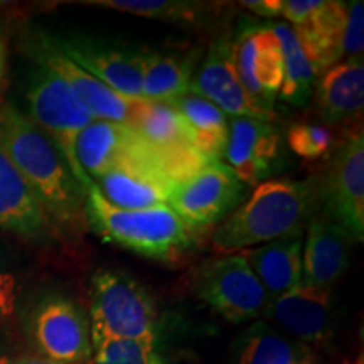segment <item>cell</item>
Listing matches in <instances>:
<instances>
[{
  "label": "cell",
  "mask_w": 364,
  "mask_h": 364,
  "mask_svg": "<svg viewBox=\"0 0 364 364\" xmlns=\"http://www.w3.org/2000/svg\"><path fill=\"white\" fill-rule=\"evenodd\" d=\"M245 186L221 161H209L177 182L169 196L172 211L191 230H206L226 220L240 206Z\"/></svg>",
  "instance_id": "cell-8"
},
{
  "label": "cell",
  "mask_w": 364,
  "mask_h": 364,
  "mask_svg": "<svg viewBox=\"0 0 364 364\" xmlns=\"http://www.w3.org/2000/svg\"><path fill=\"white\" fill-rule=\"evenodd\" d=\"M321 206L318 181L275 179L257 186L211 235L216 252L236 253L285 236L304 235Z\"/></svg>",
  "instance_id": "cell-2"
},
{
  "label": "cell",
  "mask_w": 364,
  "mask_h": 364,
  "mask_svg": "<svg viewBox=\"0 0 364 364\" xmlns=\"http://www.w3.org/2000/svg\"><path fill=\"white\" fill-rule=\"evenodd\" d=\"M0 150L24 177L58 231L83 230L85 191L53 140L11 103L0 105Z\"/></svg>",
  "instance_id": "cell-1"
},
{
  "label": "cell",
  "mask_w": 364,
  "mask_h": 364,
  "mask_svg": "<svg viewBox=\"0 0 364 364\" xmlns=\"http://www.w3.org/2000/svg\"><path fill=\"white\" fill-rule=\"evenodd\" d=\"M364 51V4H348V17H346L343 34V59L363 58ZM341 59V61H343Z\"/></svg>",
  "instance_id": "cell-31"
},
{
  "label": "cell",
  "mask_w": 364,
  "mask_h": 364,
  "mask_svg": "<svg viewBox=\"0 0 364 364\" xmlns=\"http://www.w3.org/2000/svg\"><path fill=\"white\" fill-rule=\"evenodd\" d=\"M353 236L326 215L314 216L302 245V282L331 289L349 267Z\"/></svg>",
  "instance_id": "cell-19"
},
{
  "label": "cell",
  "mask_w": 364,
  "mask_h": 364,
  "mask_svg": "<svg viewBox=\"0 0 364 364\" xmlns=\"http://www.w3.org/2000/svg\"><path fill=\"white\" fill-rule=\"evenodd\" d=\"M93 361L103 364H167L156 341L105 339L93 344Z\"/></svg>",
  "instance_id": "cell-29"
},
{
  "label": "cell",
  "mask_w": 364,
  "mask_h": 364,
  "mask_svg": "<svg viewBox=\"0 0 364 364\" xmlns=\"http://www.w3.org/2000/svg\"><path fill=\"white\" fill-rule=\"evenodd\" d=\"M235 364H318V361L312 348L268 322H255L236 343Z\"/></svg>",
  "instance_id": "cell-24"
},
{
  "label": "cell",
  "mask_w": 364,
  "mask_h": 364,
  "mask_svg": "<svg viewBox=\"0 0 364 364\" xmlns=\"http://www.w3.org/2000/svg\"><path fill=\"white\" fill-rule=\"evenodd\" d=\"M4 80H6V44H4L2 33H0V95L4 90Z\"/></svg>",
  "instance_id": "cell-35"
},
{
  "label": "cell",
  "mask_w": 364,
  "mask_h": 364,
  "mask_svg": "<svg viewBox=\"0 0 364 364\" xmlns=\"http://www.w3.org/2000/svg\"><path fill=\"white\" fill-rule=\"evenodd\" d=\"M354 364H364V361H363V356H359V358H358V361L354 363Z\"/></svg>",
  "instance_id": "cell-36"
},
{
  "label": "cell",
  "mask_w": 364,
  "mask_h": 364,
  "mask_svg": "<svg viewBox=\"0 0 364 364\" xmlns=\"http://www.w3.org/2000/svg\"><path fill=\"white\" fill-rule=\"evenodd\" d=\"M191 93L198 95L231 118L277 122L275 112H267L253 102L241 83L233 61V43L220 38L209 48L208 56L199 66L191 83Z\"/></svg>",
  "instance_id": "cell-14"
},
{
  "label": "cell",
  "mask_w": 364,
  "mask_h": 364,
  "mask_svg": "<svg viewBox=\"0 0 364 364\" xmlns=\"http://www.w3.org/2000/svg\"><path fill=\"white\" fill-rule=\"evenodd\" d=\"M86 4L140 17H150V19L182 22V24H196L203 12L199 4L174 2V0H90Z\"/></svg>",
  "instance_id": "cell-28"
},
{
  "label": "cell",
  "mask_w": 364,
  "mask_h": 364,
  "mask_svg": "<svg viewBox=\"0 0 364 364\" xmlns=\"http://www.w3.org/2000/svg\"><path fill=\"white\" fill-rule=\"evenodd\" d=\"M233 61L247 93L258 107L275 112L284 81L280 43L270 27L252 26L233 43Z\"/></svg>",
  "instance_id": "cell-15"
},
{
  "label": "cell",
  "mask_w": 364,
  "mask_h": 364,
  "mask_svg": "<svg viewBox=\"0 0 364 364\" xmlns=\"http://www.w3.org/2000/svg\"><path fill=\"white\" fill-rule=\"evenodd\" d=\"M36 63L61 75L71 85L78 98L95 117V120H107L135 129L144 110L147 108V100L130 98L112 90L110 86L76 66L70 58L58 51L49 39H44L38 46Z\"/></svg>",
  "instance_id": "cell-13"
},
{
  "label": "cell",
  "mask_w": 364,
  "mask_h": 364,
  "mask_svg": "<svg viewBox=\"0 0 364 364\" xmlns=\"http://www.w3.org/2000/svg\"><path fill=\"white\" fill-rule=\"evenodd\" d=\"M76 161L91 181L127 164H149L159 169L156 156L142 136L130 127L107 120H93L81 132L76 140Z\"/></svg>",
  "instance_id": "cell-17"
},
{
  "label": "cell",
  "mask_w": 364,
  "mask_h": 364,
  "mask_svg": "<svg viewBox=\"0 0 364 364\" xmlns=\"http://www.w3.org/2000/svg\"><path fill=\"white\" fill-rule=\"evenodd\" d=\"M334 142V132L324 124L299 122V124L290 125L287 130V144L290 150L306 161H318L329 156Z\"/></svg>",
  "instance_id": "cell-30"
},
{
  "label": "cell",
  "mask_w": 364,
  "mask_h": 364,
  "mask_svg": "<svg viewBox=\"0 0 364 364\" xmlns=\"http://www.w3.org/2000/svg\"><path fill=\"white\" fill-rule=\"evenodd\" d=\"M318 118L324 125L356 124L363 120L364 63L363 58L343 59L324 71L316 85Z\"/></svg>",
  "instance_id": "cell-21"
},
{
  "label": "cell",
  "mask_w": 364,
  "mask_h": 364,
  "mask_svg": "<svg viewBox=\"0 0 364 364\" xmlns=\"http://www.w3.org/2000/svg\"><path fill=\"white\" fill-rule=\"evenodd\" d=\"M240 4L247 7L248 11L262 17H268V19H275L282 12V0H245Z\"/></svg>",
  "instance_id": "cell-33"
},
{
  "label": "cell",
  "mask_w": 364,
  "mask_h": 364,
  "mask_svg": "<svg viewBox=\"0 0 364 364\" xmlns=\"http://www.w3.org/2000/svg\"><path fill=\"white\" fill-rule=\"evenodd\" d=\"M193 66L191 61L142 51V97L147 102L172 103L191 91Z\"/></svg>",
  "instance_id": "cell-27"
},
{
  "label": "cell",
  "mask_w": 364,
  "mask_h": 364,
  "mask_svg": "<svg viewBox=\"0 0 364 364\" xmlns=\"http://www.w3.org/2000/svg\"><path fill=\"white\" fill-rule=\"evenodd\" d=\"M193 290L204 304L231 324L263 316L268 295L241 253L211 258L193 277Z\"/></svg>",
  "instance_id": "cell-6"
},
{
  "label": "cell",
  "mask_w": 364,
  "mask_h": 364,
  "mask_svg": "<svg viewBox=\"0 0 364 364\" xmlns=\"http://www.w3.org/2000/svg\"><path fill=\"white\" fill-rule=\"evenodd\" d=\"M29 332L41 356L65 364L93 363L90 318L71 299L48 295L39 300L31 312Z\"/></svg>",
  "instance_id": "cell-7"
},
{
  "label": "cell",
  "mask_w": 364,
  "mask_h": 364,
  "mask_svg": "<svg viewBox=\"0 0 364 364\" xmlns=\"http://www.w3.org/2000/svg\"><path fill=\"white\" fill-rule=\"evenodd\" d=\"M324 215L353 236L364 240V135L354 130L332 156L326 177L318 182Z\"/></svg>",
  "instance_id": "cell-9"
},
{
  "label": "cell",
  "mask_w": 364,
  "mask_h": 364,
  "mask_svg": "<svg viewBox=\"0 0 364 364\" xmlns=\"http://www.w3.org/2000/svg\"><path fill=\"white\" fill-rule=\"evenodd\" d=\"M280 16L292 26L318 75L343 59L348 4L341 0H282Z\"/></svg>",
  "instance_id": "cell-10"
},
{
  "label": "cell",
  "mask_w": 364,
  "mask_h": 364,
  "mask_svg": "<svg viewBox=\"0 0 364 364\" xmlns=\"http://www.w3.org/2000/svg\"><path fill=\"white\" fill-rule=\"evenodd\" d=\"M302 236H285L240 252L270 300L290 292L302 282Z\"/></svg>",
  "instance_id": "cell-23"
},
{
  "label": "cell",
  "mask_w": 364,
  "mask_h": 364,
  "mask_svg": "<svg viewBox=\"0 0 364 364\" xmlns=\"http://www.w3.org/2000/svg\"><path fill=\"white\" fill-rule=\"evenodd\" d=\"M225 166L243 186H258L279 171L282 135L272 122L231 118Z\"/></svg>",
  "instance_id": "cell-16"
},
{
  "label": "cell",
  "mask_w": 364,
  "mask_h": 364,
  "mask_svg": "<svg viewBox=\"0 0 364 364\" xmlns=\"http://www.w3.org/2000/svg\"><path fill=\"white\" fill-rule=\"evenodd\" d=\"M85 215L86 223L103 241L154 260H176L193 245L194 231L169 204L145 209L115 208L103 198L95 182L85 191Z\"/></svg>",
  "instance_id": "cell-3"
},
{
  "label": "cell",
  "mask_w": 364,
  "mask_h": 364,
  "mask_svg": "<svg viewBox=\"0 0 364 364\" xmlns=\"http://www.w3.org/2000/svg\"><path fill=\"white\" fill-rule=\"evenodd\" d=\"M93 364H103V363H97V361H93Z\"/></svg>",
  "instance_id": "cell-37"
},
{
  "label": "cell",
  "mask_w": 364,
  "mask_h": 364,
  "mask_svg": "<svg viewBox=\"0 0 364 364\" xmlns=\"http://www.w3.org/2000/svg\"><path fill=\"white\" fill-rule=\"evenodd\" d=\"M100 193L112 206L145 209L167 204L174 182L149 164H127L95 179Z\"/></svg>",
  "instance_id": "cell-22"
},
{
  "label": "cell",
  "mask_w": 364,
  "mask_h": 364,
  "mask_svg": "<svg viewBox=\"0 0 364 364\" xmlns=\"http://www.w3.org/2000/svg\"><path fill=\"white\" fill-rule=\"evenodd\" d=\"M93 344L105 339H157V307L142 284L118 270H98L91 282Z\"/></svg>",
  "instance_id": "cell-4"
},
{
  "label": "cell",
  "mask_w": 364,
  "mask_h": 364,
  "mask_svg": "<svg viewBox=\"0 0 364 364\" xmlns=\"http://www.w3.org/2000/svg\"><path fill=\"white\" fill-rule=\"evenodd\" d=\"M26 100L29 107L27 117L53 140L76 182L86 191L93 181L76 161V140L95 117L61 75L39 63L27 85Z\"/></svg>",
  "instance_id": "cell-5"
},
{
  "label": "cell",
  "mask_w": 364,
  "mask_h": 364,
  "mask_svg": "<svg viewBox=\"0 0 364 364\" xmlns=\"http://www.w3.org/2000/svg\"><path fill=\"white\" fill-rule=\"evenodd\" d=\"M270 29L279 39L282 58H284V81H282L279 98L294 107H304L314 95L318 71L304 53L292 26L287 22H275Z\"/></svg>",
  "instance_id": "cell-26"
},
{
  "label": "cell",
  "mask_w": 364,
  "mask_h": 364,
  "mask_svg": "<svg viewBox=\"0 0 364 364\" xmlns=\"http://www.w3.org/2000/svg\"><path fill=\"white\" fill-rule=\"evenodd\" d=\"M0 364H65V363L53 361V359L41 356V354H12V356L0 358Z\"/></svg>",
  "instance_id": "cell-34"
},
{
  "label": "cell",
  "mask_w": 364,
  "mask_h": 364,
  "mask_svg": "<svg viewBox=\"0 0 364 364\" xmlns=\"http://www.w3.org/2000/svg\"><path fill=\"white\" fill-rule=\"evenodd\" d=\"M0 230L27 240H46L58 230L21 172L0 150Z\"/></svg>",
  "instance_id": "cell-20"
},
{
  "label": "cell",
  "mask_w": 364,
  "mask_h": 364,
  "mask_svg": "<svg viewBox=\"0 0 364 364\" xmlns=\"http://www.w3.org/2000/svg\"><path fill=\"white\" fill-rule=\"evenodd\" d=\"M169 105L181 115L194 149L209 161H221L230 132V120L225 113L191 91Z\"/></svg>",
  "instance_id": "cell-25"
},
{
  "label": "cell",
  "mask_w": 364,
  "mask_h": 364,
  "mask_svg": "<svg viewBox=\"0 0 364 364\" xmlns=\"http://www.w3.org/2000/svg\"><path fill=\"white\" fill-rule=\"evenodd\" d=\"M76 66L112 90L130 98L142 97V53L110 48L90 39H49Z\"/></svg>",
  "instance_id": "cell-18"
},
{
  "label": "cell",
  "mask_w": 364,
  "mask_h": 364,
  "mask_svg": "<svg viewBox=\"0 0 364 364\" xmlns=\"http://www.w3.org/2000/svg\"><path fill=\"white\" fill-rule=\"evenodd\" d=\"M21 287L14 273L0 268V324H6L14 316L19 302Z\"/></svg>",
  "instance_id": "cell-32"
},
{
  "label": "cell",
  "mask_w": 364,
  "mask_h": 364,
  "mask_svg": "<svg viewBox=\"0 0 364 364\" xmlns=\"http://www.w3.org/2000/svg\"><path fill=\"white\" fill-rule=\"evenodd\" d=\"M134 130L154 152L159 169L174 184L209 162L191 144L181 115L169 103L149 102Z\"/></svg>",
  "instance_id": "cell-12"
},
{
  "label": "cell",
  "mask_w": 364,
  "mask_h": 364,
  "mask_svg": "<svg viewBox=\"0 0 364 364\" xmlns=\"http://www.w3.org/2000/svg\"><path fill=\"white\" fill-rule=\"evenodd\" d=\"M263 316L309 348H327L334 338L336 302L331 289L300 284L270 300Z\"/></svg>",
  "instance_id": "cell-11"
}]
</instances>
